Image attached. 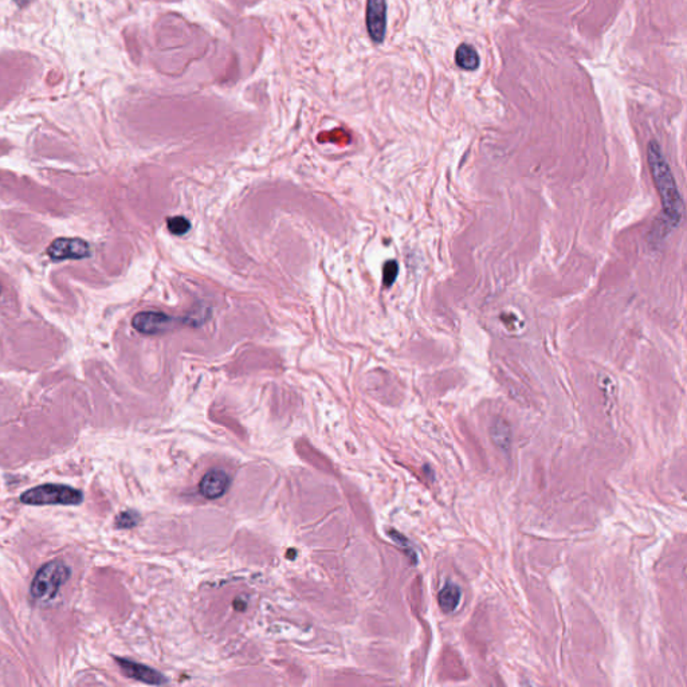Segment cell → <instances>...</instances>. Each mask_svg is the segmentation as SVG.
I'll return each mask as SVG.
<instances>
[{
    "mask_svg": "<svg viewBox=\"0 0 687 687\" xmlns=\"http://www.w3.org/2000/svg\"><path fill=\"white\" fill-rule=\"evenodd\" d=\"M647 160L654 184L660 197L666 223L678 227L683 218V200L674 179L673 172L657 141H651L647 148Z\"/></svg>",
    "mask_w": 687,
    "mask_h": 687,
    "instance_id": "cell-1",
    "label": "cell"
},
{
    "mask_svg": "<svg viewBox=\"0 0 687 687\" xmlns=\"http://www.w3.org/2000/svg\"><path fill=\"white\" fill-rule=\"evenodd\" d=\"M70 578L69 566L62 560L44 564L31 583L30 593L35 602L47 603L53 600L61 587Z\"/></svg>",
    "mask_w": 687,
    "mask_h": 687,
    "instance_id": "cell-2",
    "label": "cell"
},
{
    "mask_svg": "<svg viewBox=\"0 0 687 687\" xmlns=\"http://www.w3.org/2000/svg\"><path fill=\"white\" fill-rule=\"evenodd\" d=\"M20 501L26 505L42 506V505H80L83 501V494L66 485L46 483L32 487L20 495Z\"/></svg>",
    "mask_w": 687,
    "mask_h": 687,
    "instance_id": "cell-3",
    "label": "cell"
},
{
    "mask_svg": "<svg viewBox=\"0 0 687 687\" xmlns=\"http://www.w3.org/2000/svg\"><path fill=\"white\" fill-rule=\"evenodd\" d=\"M193 320L199 321V316L174 317L159 310H145L133 317L132 325L140 333L152 336L176 329L179 325L193 324Z\"/></svg>",
    "mask_w": 687,
    "mask_h": 687,
    "instance_id": "cell-4",
    "label": "cell"
},
{
    "mask_svg": "<svg viewBox=\"0 0 687 687\" xmlns=\"http://www.w3.org/2000/svg\"><path fill=\"white\" fill-rule=\"evenodd\" d=\"M47 255L55 262L83 260L90 255V246L81 238H58L47 248Z\"/></svg>",
    "mask_w": 687,
    "mask_h": 687,
    "instance_id": "cell-5",
    "label": "cell"
},
{
    "mask_svg": "<svg viewBox=\"0 0 687 687\" xmlns=\"http://www.w3.org/2000/svg\"><path fill=\"white\" fill-rule=\"evenodd\" d=\"M367 28L372 41L382 43L387 31V4L385 0L367 1Z\"/></svg>",
    "mask_w": 687,
    "mask_h": 687,
    "instance_id": "cell-6",
    "label": "cell"
},
{
    "mask_svg": "<svg viewBox=\"0 0 687 687\" xmlns=\"http://www.w3.org/2000/svg\"><path fill=\"white\" fill-rule=\"evenodd\" d=\"M230 485H231V480L224 470L212 468L202 478V481L199 483V490L200 494L208 499H217L227 493Z\"/></svg>",
    "mask_w": 687,
    "mask_h": 687,
    "instance_id": "cell-7",
    "label": "cell"
},
{
    "mask_svg": "<svg viewBox=\"0 0 687 687\" xmlns=\"http://www.w3.org/2000/svg\"><path fill=\"white\" fill-rule=\"evenodd\" d=\"M116 660H117L121 671L128 678L136 679V681H140V682L147 683V685H164L166 683V679H165L163 674L153 670L148 666L140 664V663L132 662V660L121 659V658H117Z\"/></svg>",
    "mask_w": 687,
    "mask_h": 687,
    "instance_id": "cell-8",
    "label": "cell"
},
{
    "mask_svg": "<svg viewBox=\"0 0 687 687\" xmlns=\"http://www.w3.org/2000/svg\"><path fill=\"white\" fill-rule=\"evenodd\" d=\"M490 437L501 451L508 453L511 447V430L506 420L495 419L490 427Z\"/></svg>",
    "mask_w": 687,
    "mask_h": 687,
    "instance_id": "cell-9",
    "label": "cell"
},
{
    "mask_svg": "<svg viewBox=\"0 0 687 687\" xmlns=\"http://www.w3.org/2000/svg\"><path fill=\"white\" fill-rule=\"evenodd\" d=\"M455 62L461 69L473 71L480 66V55L473 46L462 43L455 51Z\"/></svg>",
    "mask_w": 687,
    "mask_h": 687,
    "instance_id": "cell-10",
    "label": "cell"
},
{
    "mask_svg": "<svg viewBox=\"0 0 687 687\" xmlns=\"http://www.w3.org/2000/svg\"><path fill=\"white\" fill-rule=\"evenodd\" d=\"M461 597H462L461 588L456 584H454V583H447L440 590L439 596H438L439 607L442 608V611L443 612H453V611H455V608L461 603Z\"/></svg>",
    "mask_w": 687,
    "mask_h": 687,
    "instance_id": "cell-11",
    "label": "cell"
},
{
    "mask_svg": "<svg viewBox=\"0 0 687 687\" xmlns=\"http://www.w3.org/2000/svg\"><path fill=\"white\" fill-rule=\"evenodd\" d=\"M166 227L171 234L184 235L191 229V223L184 217H172L166 219Z\"/></svg>",
    "mask_w": 687,
    "mask_h": 687,
    "instance_id": "cell-12",
    "label": "cell"
},
{
    "mask_svg": "<svg viewBox=\"0 0 687 687\" xmlns=\"http://www.w3.org/2000/svg\"><path fill=\"white\" fill-rule=\"evenodd\" d=\"M138 521H140V517H138V513L128 510V511L118 514V517L116 518V525H117V528H121V529H129V528L136 526Z\"/></svg>",
    "mask_w": 687,
    "mask_h": 687,
    "instance_id": "cell-13",
    "label": "cell"
},
{
    "mask_svg": "<svg viewBox=\"0 0 687 687\" xmlns=\"http://www.w3.org/2000/svg\"><path fill=\"white\" fill-rule=\"evenodd\" d=\"M399 266L395 261H388L383 267V285L389 288L398 278Z\"/></svg>",
    "mask_w": 687,
    "mask_h": 687,
    "instance_id": "cell-14",
    "label": "cell"
},
{
    "mask_svg": "<svg viewBox=\"0 0 687 687\" xmlns=\"http://www.w3.org/2000/svg\"><path fill=\"white\" fill-rule=\"evenodd\" d=\"M14 1L16 3V4H18V6L25 7V6H28V4H30V3H31V1H34V0H14Z\"/></svg>",
    "mask_w": 687,
    "mask_h": 687,
    "instance_id": "cell-15",
    "label": "cell"
},
{
    "mask_svg": "<svg viewBox=\"0 0 687 687\" xmlns=\"http://www.w3.org/2000/svg\"><path fill=\"white\" fill-rule=\"evenodd\" d=\"M0 294H1V284H0Z\"/></svg>",
    "mask_w": 687,
    "mask_h": 687,
    "instance_id": "cell-16",
    "label": "cell"
}]
</instances>
